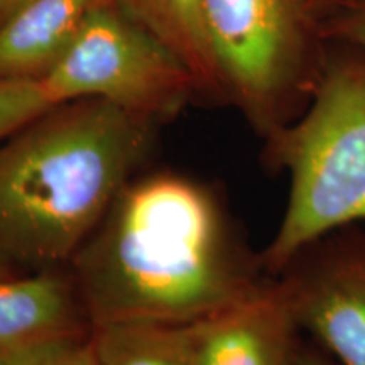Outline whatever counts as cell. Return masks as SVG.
<instances>
[{
	"label": "cell",
	"mask_w": 365,
	"mask_h": 365,
	"mask_svg": "<svg viewBox=\"0 0 365 365\" xmlns=\"http://www.w3.org/2000/svg\"><path fill=\"white\" fill-rule=\"evenodd\" d=\"M90 327H186L262 284L208 186L137 175L68 266Z\"/></svg>",
	"instance_id": "6da1fadb"
},
{
	"label": "cell",
	"mask_w": 365,
	"mask_h": 365,
	"mask_svg": "<svg viewBox=\"0 0 365 365\" xmlns=\"http://www.w3.org/2000/svg\"><path fill=\"white\" fill-rule=\"evenodd\" d=\"M153 124L98 98L56 103L0 140V257L66 269L137 176Z\"/></svg>",
	"instance_id": "7a4b0ae2"
},
{
	"label": "cell",
	"mask_w": 365,
	"mask_h": 365,
	"mask_svg": "<svg viewBox=\"0 0 365 365\" xmlns=\"http://www.w3.org/2000/svg\"><path fill=\"white\" fill-rule=\"evenodd\" d=\"M333 44L304 110L267 139L272 164L289 176L284 215L259 261L271 276L365 222V51Z\"/></svg>",
	"instance_id": "3957f363"
},
{
	"label": "cell",
	"mask_w": 365,
	"mask_h": 365,
	"mask_svg": "<svg viewBox=\"0 0 365 365\" xmlns=\"http://www.w3.org/2000/svg\"><path fill=\"white\" fill-rule=\"evenodd\" d=\"M223 100L269 137L304 110L328 54L304 0H203Z\"/></svg>",
	"instance_id": "277c9868"
},
{
	"label": "cell",
	"mask_w": 365,
	"mask_h": 365,
	"mask_svg": "<svg viewBox=\"0 0 365 365\" xmlns=\"http://www.w3.org/2000/svg\"><path fill=\"white\" fill-rule=\"evenodd\" d=\"M41 83L54 105L98 98L153 125L200 93L181 58L112 0L91 9L70 51Z\"/></svg>",
	"instance_id": "5b68a950"
},
{
	"label": "cell",
	"mask_w": 365,
	"mask_h": 365,
	"mask_svg": "<svg viewBox=\"0 0 365 365\" xmlns=\"http://www.w3.org/2000/svg\"><path fill=\"white\" fill-rule=\"evenodd\" d=\"M277 281L299 330L335 365H365V235L308 245Z\"/></svg>",
	"instance_id": "8992f818"
},
{
	"label": "cell",
	"mask_w": 365,
	"mask_h": 365,
	"mask_svg": "<svg viewBox=\"0 0 365 365\" xmlns=\"http://www.w3.org/2000/svg\"><path fill=\"white\" fill-rule=\"evenodd\" d=\"M299 331L277 282L181 327L190 365H298Z\"/></svg>",
	"instance_id": "52a82bcc"
},
{
	"label": "cell",
	"mask_w": 365,
	"mask_h": 365,
	"mask_svg": "<svg viewBox=\"0 0 365 365\" xmlns=\"http://www.w3.org/2000/svg\"><path fill=\"white\" fill-rule=\"evenodd\" d=\"M90 331L68 267L0 277V355Z\"/></svg>",
	"instance_id": "ba28073f"
},
{
	"label": "cell",
	"mask_w": 365,
	"mask_h": 365,
	"mask_svg": "<svg viewBox=\"0 0 365 365\" xmlns=\"http://www.w3.org/2000/svg\"><path fill=\"white\" fill-rule=\"evenodd\" d=\"M102 0H29L0 22V80L43 81Z\"/></svg>",
	"instance_id": "9c48e42d"
},
{
	"label": "cell",
	"mask_w": 365,
	"mask_h": 365,
	"mask_svg": "<svg viewBox=\"0 0 365 365\" xmlns=\"http://www.w3.org/2000/svg\"><path fill=\"white\" fill-rule=\"evenodd\" d=\"M161 39L193 73L200 93L222 98L210 49L203 0H112Z\"/></svg>",
	"instance_id": "30bf717a"
},
{
	"label": "cell",
	"mask_w": 365,
	"mask_h": 365,
	"mask_svg": "<svg viewBox=\"0 0 365 365\" xmlns=\"http://www.w3.org/2000/svg\"><path fill=\"white\" fill-rule=\"evenodd\" d=\"M91 341L102 365H190L181 327H97Z\"/></svg>",
	"instance_id": "8fae6325"
},
{
	"label": "cell",
	"mask_w": 365,
	"mask_h": 365,
	"mask_svg": "<svg viewBox=\"0 0 365 365\" xmlns=\"http://www.w3.org/2000/svg\"><path fill=\"white\" fill-rule=\"evenodd\" d=\"M53 105L41 81L0 80V140Z\"/></svg>",
	"instance_id": "7c38bea8"
},
{
	"label": "cell",
	"mask_w": 365,
	"mask_h": 365,
	"mask_svg": "<svg viewBox=\"0 0 365 365\" xmlns=\"http://www.w3.org/2000/svg\"><path fill=\"white\" fill-rule=\"evenodd\" d=\"M7 365H102L95 352L91 331L46 341L7 355Z\"/></svg>",
	"instance_id": "4fadbf2b"
},
{
	"label": "cell",
	"mask_w": 365,
	"mask_h": 365,
	"mask_svg": "<svg viewBox=\"0 0 365 365\" xmlns=\"http://www.w3.org/2000/svg\"><path fill=\"white\" fill-rule=\"evenodd\" d=\"M328 43H340L365 51V0H349L323 22Z\"/></svg>",
	"instance_id": "5bb4252c"
},
{
	"label": "cell",
	"mask_w": 365,
	"mask_h": 365,
	"mask_svg": "<svg viewBox=\"0 0 365 365\" xmlns=\"http://www.w3.org/2000/svg\"><path fill=\"white\" fill-rule=\"evenodd\" d=\"M304 2H307V6L309 11H312L313 16L322 22L323 27V22H325L330 16H333V14L339 11L345 2H349V0H304Z\"/></svg>",
	"instance_id": "9a60e30c"
},
{
	"label": "cell",
	"mask_w": 365,
	"mask_h": 365,
	"mask_svg": "<svg viewBox=\"0 0 365 365\" xmlns=\"http://www.w3.org/2000/svg\"><path fill=\"white\" fill-rule=\"evenodd\" d=\"M298 365H335V362L317 346L301 345Z\"/></svg>",
	"instance_id": "2e32d148"
},
{
	"label": "cell",
	"mask_w": 365,
	"mask_h": 365,
	"mask_svg": "<svg viewBox=\"0 0 365 365\" xmlns=\"http://www.w3.org/2000/svg\"><path fill=\"white\" fill-rule=\"evenodd\" d=\"M26 2L29 0H0V22L6 21L12 12H16Z\"/></svg>",
	"instance_id": "e0dca14e"
},
{
	"label": "cell",
	"mask_w": 365,
	"mask_h": 365,
	"mask_svg": "<svg viewBox=\"0 0 365 365\" xmlns=\"http://www.w3.org/2000/svg\"><path fill=\"white\" fill-rule=\"evenodd\" d=\"M19 271L17 269H14L11 264L4 261L2 257H0V277H7V276H12V274H17Z\"/></svg>",
	"instance_id": "ac0fdd59"
},
{
	"label": "cell",
	"mask_w": 365,
	"mask_h": 365,
	"mask_svg": "<svg viewBox=\"0 0 365 365\" xmlns=\"http://www.w3.org/2000/svg\"><path fill=\"white\" fill-rule=\"evenodd\" d=\"M0 365H7V357H6V355H0Z\"/></svg>",
	"instance_id": "d6986e66"
}]
</instances>
